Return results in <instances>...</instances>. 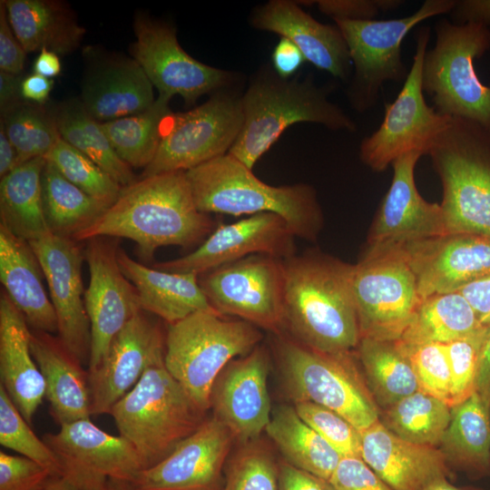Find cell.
<instances>
[{"label":"cell","instance_id":"1","mask_svg":"<svg viewBox=\"0 0 490 490\" xmlns=\"http://www.w3.org/2000/svg\"><path fill=\"white\" fill-rule=\"evenodd\" d=\"M353 268L317 250L283 260V330L289 338L323 353L357 350L361 335Z\"/></svg>","mask_w":490,"mask_h":490},{"label":"cell","instance_id":"2","mask_svg":"<svg viewBox=\"0 0 490 490\" xmlns=\"http://www.w3.org/2000/svg\"><path fill=\"white\" fill-rule=\"evenodd\" d=\"M215 229L213 220L194 201L185 172L142 177L74 240L116 237L132 240L144 260L165 246L201 244Z\"/></svg>","mask_w":490,"mask_h":490},{"label":"cell","instance_id":"3","mask_svg":"<svg viewBox=\"0 0 490 490\" xmlns=\"http://www.w3.org/2000/svg\"><path fill=\"white\" fill-rule=\"evenodd\" d=\"M185 173L195 204L204 213L272 212L287 221L296 237L309 241L316 240L322 230V210L315 189L309 184H267L229 153Z\"/></svg>","mask_w":490,"mask_h":490},{"label":"cell","instance_id":"4","mask_svg":"<svg viewBox=\"0 0 490 490\" xmlns=\"http://www.w3.org/2000/svg\"><path fill=\"white\" fill-rule=\"evenodd\" d=\"M328 93L309 76L304 80L284 79L275 71L260 73L240 97L242 126L228 153L252 170L294 123L314 122L332 131L355 132L354 121L328 101Z\"/></svg>","mask_w":490,"mask_h":490},{"label":"cell","instance_id":"5","mask_svg":"<svg viewBox=\"0 0 490 490\" xmlns=\"http://www.w3.org/2000/svg\"><path fill=\"white\" fill-rule=\"evenodd\" d=\"M427 154L442 184L446 233L490 238V129L450 117Z\"/></svg>","mask_w":490,"mask_h":490},{"label":"cell","instance_id":"6","mask_svg":"<svg viewBox=\"0 0 490 490\" xmlns=\"http://www.w3.org/2000/svg\"><path fill=\"white\" fill-rule=\"evenodd\" d=\"M201 409L164 365V351L112 408L119 435L136 448L146 467L166 457L204 421Z\"/></svg>","mask_w":490,"mask_h":490},{"label":"cell","instance_id":"7","mask_svg":"<svg viewBox=\"0 0 490 490\" xmlns=\"http://www.w3.org/2000/svg\"><path fill=\"white\" fill-rule=\"evenodd\" d=\"M260 328L230 320L215 310H201L172 324L164 342V365L196 405L207 411L215 380L233 359L260 345Z\"/></svg>","mask_w":490,"mask_h":490},{"label":"cell","instance_id":"8","mask_svg":"<svg viewBox=\"0 0 490 490\" xmlns=\"http://www.w3.org/2000/svg\"><path fill=\"white\" fill-rule=\"evenodd\" d=\"M435 31V45L423 62V91L440 114L490 129V84L480 81L474 64L490 48V28L441 19Z\"/></svg>","mask_w":490,"mask_h":490},{"label":"cell","instance_id":"9","mask_svg":"<svg viewBox=\"0 0 490 490\" xmlns=\"http://www.w3.org/2000/svg\"><path fill=\"white\" fill-rule=\"evenodd\" d=\"M275 351L286 391L294 402L308 401L342 416L358 430L379 420L380 412L349 354L309 348L276 335Z\"/></svg>","mask_w":490,"mask_h":490},{"label":"cell","instance_id":"10","mask_svg":"<svg viewBox=\"0 0 490 490\" xmlns=\"http://www.w3.org/2000/svg\"><path fill=\"white\" fill-rule=\"evenodd\" d=\"M352 290L361 338L399 339L421 301L400 245L366 248L354 264Z\"/></svg>","mask_w":490,"mask_h":490},{"label":"cell","instance_id":"11","mask_svg":"<svg viewBox=\"0 0 490 490\" xmlns=\"http://www.w3.org/2000/svg\"><path fill=\"white\" fill-rule=\"evenodd\" d=\"M454 0H426L412 15L387 20H334L347 43L355 73L348 90L351 106L359 113L372 108L384 83L406 80L401 44L421 22L449 14Z\"/></svg>","mask_w":490,"mask_h":490},{"label":"cell","instance_id":"12","mask_svg":"<svg viewBox=\"0 0 490 490\" xmlns=\"http://www.w3.org/2000/svg\"><path fill=\"white\" fill-rule=\"evenodd\" d=\"M430 39V28L420 27L416 34L413 64L397 98L385 105L379 127L362 140L361 162L374 172H383L399 157L430 147L446 129L450 117L427 105L422 87V69Z\"/></svg>","mask_w":490,"mask_h":490},{"label":"cell","instance_id":"13","mask_svg":"<svg viewBox=\"0 0 490 490\" xmlns=\"http://www.w3.org/2000/svg\"><path fill=\"white\" fill-rule=\"evenodd\" d=\"M243 117L240 98L222 91L188 112L162 121L157 152L142 177L187 172L229 152Z\"/></svg>","mask_w":490,"mask_h":490},{"label":"cell","instance_id":"14","mask_svg":"<svg viewBox=\"0 0 490 490\" xmlns=\"http://www.w3.org/2000/svg\"><path fill=\"white\" fill-rule=\"evenodd\" d=\"M211 308L275 335L283 330V260L253 254L199 276Z\"/></svg>","mask_w":490,"mask_h":490},{"label":"cell","instance_id":"15","mask_svg":"<svg viewBox=\"0 0 490 490\" xmlns=\"http://www.w3.org/2000/svg\"><path fill=\"white\" fill-rule=\"evenodd\" d=\"M136 41L132 46L133 59L142 68L159 95H180L186 104L229 85L233 76L228 71L204 64L188 54L180 45L175 29L143 15L135 18Z\"/></svg>","mask_w":490,"mask_h":490},{"label":"cell","instance_id":"16","mask_svg":"<svg viewBox=\"0 0 490 490\" xmlns=\"http://www.w3.org/2000/svg\"><path fill=\"white\" fill-rule=\"evenodd\" d=\"M296 236L278 214L261 212L230 224H220L191 252L154 268L177 273L201 275L253 254L280 260L295 255Z\"/></svg>","mask_w":490,"mask_h":490},{"label":"cell","instance_id":"17","mask_svg":"<svg viewBox=\"0 0 490 490\" xmlns=\"http://www.w3.org/2000/svg\"><path fill=\"white\" fill-rule=\"evenodd\" d=\"M117 250L112 243L93 238L88 240L83 251L90 273L84 292L91 330L88 371L99 366L113 338L142 310L136 289L119 266Z\"/></svg>","mask_w":490,"mask_h":490},{"label":"cell","instance_id":"18","mask_svg":"<svg viewBox=\"0 0 490 490\" xmlns=\"http://www.w3.org/2000/svg\"><path fill=\"white\" fill-rule=\"evenodd\" d=\"M29 244L47 281L57 318L58 338L83 365L88 364L91 330L82 280L84 254L76 240L53 233Z\"/></svg>","mask_w":490,"mask_h":490},{"label":"cell","instance_id":"19","mask_svg":"<svg viewBox=\"0 0 490 490\" xmlns=\"http://www.w3.org/2000/svg\"><path fill=\"white\" fill-rule=\"evenodd\" d=\"M60 426L43 439L55 455L62 475L77 485L105 477L133 482L147 468L129 440L103 431L90 417Z\"/></svg>","mask_w":490,"mask_h":490},{"label":"cell","instance_id":"20","mask_svg":"<svg viewBox=\"0 0 490 490\" xmlns=\"http://www.w3.org/2000/svg\"><path fill=\"white\" fill-rule=\"evenodd\" d=\"M270 362L266 347L258 345L247 355L231 360L213 384L210 398L212 416L240 442L254 441L270 420Z\"/></svg>","mask_w":490,"mask_h":490},{"label":"cell","instance_id":"21","mask_svg":"<svg viewBox=\"0 0 490 490\" xmlns=\"http://www.w3.org/2000/svg\"><path fill=\"white\" fill-rule=\"evenodd\" d=\"M422 299L460 291L490 273V238L446 233L400 244Z\"/></svg>","mask_w":490,"mask_h":490},{"label":"cell","instance_id":"22","mask_svg":"<svg viewBox=\"0 0 490 490\" xmlns=\"http://www.w3.org/2000/svg\"><path fill=\"white\" fill-rule=\"evenodd\" d=\"M235 440L214 416L181 440L156 465L142 471L133 483L141 490H220L221 470Z\"/></svg>","mask_w":490,"mask_h":490},{"label":"cell","instance_id":"23","mask_svg":"<svg viewBox=\"0 0 490 490\" xmlns=\"http://www.w3.org/2000/svg\"><path fill=\"white\" fill-rule=\"evenodd\" d=\"M145 311H139L113 338L94 369L88 371L91 414H110L140 380L153 358L164 351L165 338Z\"/></svg>","mask_w":490,"mask_h":490},{"label":"cell","instance_id":"24","mask_svg":"<svg viewBox=\"0 0 490 490\" xmlns=\"http://www.w3.org/2000/svg\"><path fill=\"white\" fill-rule=\"evenodd\" d=\"M420 152L407 153L393 163V179L369 228L366 248L400 245L446 233L440 204L418 192L415 167Z\"/></svg>","mask_w":490,"mask_h":490},{"label":"cell","instance_id":"25","mask_svg":"<svg viewBox=\"0 0 490 490\" xmlns=\"http://www.w3.org/2000/svg\"><path fill=\"white\" fill-rule=\"evenodd\" d=\"M251 25L291 41L306 61L342 80L348 78L351 59L342 33L336 24L319 23L297 2L271 0L251 15Z\"/></svg>","mask_w":490,"mask_h":490},{"label":"cell","instance_id":"26","mask_svg":"<svg viewBox=\"0 0 490 490\" xmlns=\"http://www.w3.org/2000/svg\"><path fill=\"white\" fill-rule=\"evenodd\" d=\"M359 434L361 458L392 490H425L449 474L438 447L404 440L379 420Z\"/></svg>","mask_w":490,"mask_h":490},{"label":"cell","instance_id":"27","mask_svg":"<svg viewBox=\"0 0 490 490\" xmlns=\"http://www.w3.org/2000/svg\"><path fill=\"white\" fill-rule=\"evenodd\" d=\"M31 328L6 293L0 296V384L31 424L45 383L30 348Z\"/></svg>","mask_w":490,"mask_h":490},{"label":"cell","instance_id":"28","mask_svg":"<svg viewBox=\"0 0 490 490\" xmlns=\"http://www.w3.org/2000/svg\"><path fill=\"white\" fill-rule=\"evenodd\" d=\"M30 348L45 383L51 414L61 426L91 414L88 371L58 337L31 329Z\"/></svg>","mask_w":490,"mask_h":490},{"label":"cell","instance_id":"29","mask_svg":"<svg viewBox=\"0 0 490 490\" xmlns=\"http://www.w3.org/2000/svg\"><path fill=\"white\" fill-rule=\"evenodd\" d=\"M44 272L29 242L0 224V280L31 329L54 335L57 318L43 284Z\"/></svg>","mask_w":490,"mask_h":490},{"label":"cell","instance_id":"30","mask_svg":"<svg viewBox=\"0 0 490 490\" xmlns=\"http://www.w3.org/2000/svg\"><path fill=\"white\" fill-rule=\"evenodd\" d=\"M117 260L122 273L136 289L141 309L160 317L168 324L197 311L214 310L200 286L199 275L147 267L132 260L122 249L117 250Z\"/></svg>","mask_w":490,"mask_h":490},{"label":"cell","instance_id":"31","mask_svg":"<svg viewBox=\"0 0 490 490\" xmlns=\"http://www.w3.org/2000/svg\"><path fill=\"white\" fill-rule=\"evenodd\" d=\"M153 85L134 59L113 62L87 78L82 103L99 122L144 112L155 101Z\"/></svg>","mask_w":490,"mask_h":490},{"label":"cell","instance_id":"32","mask_svg":"<svg viewBox=\"0 0 490 490\" xmlns=\"http://www.w3.org/2000/svg\"><path fill=\"white\" fill-rule=\"evenodd\" d=\"M9 24L26 53L64 55L80 44L85 29L69 6L54 0H3Z\"/></svg>","mask_w":490,"mask_h":490},{"label":"cell","instance_id":"33","mask_svg":"<svg viewBox=\"0 0 490 490\" xmlns=\"http://www.w3.org/2000/svg\"><path fill=\"white\" fill-rule=\"evenodd\" d=\"M438 448L447 463L472 477L490 474V404L474 392L452 407Z\"/></svg>","mask_w":490,"mask_h":490},{"label":"cell","instance_id":"34","mask_svg":"<svg viewBox=\"0 0 490 490\" xmlns=\"http://www.w3.org/2000/svg\"><path fill=\"white\" fill-rule=\"evenodd\" d=\"M44 157L17 165L0 181L1 223L30 242L51 233L44 216L42 173Z\"/></svg>","mask_w":490,"mask_h":490},{"label":"cell","instance_id":"35","mask_svg":"<svg viewBox=\"0 0 490 490\" xmlns=\"http://www.w3.org/2000/svg\"><path fill=\"white\" fill-rule=\"evenodd\" d=\"M286 462L329 481L343 458L298 415L294 407L279 405L265 429Z\"/></svg>","mask_w":490,"mask_h":490},{"label":"cell","instance_id":"36","mask_svg":"<svg viewBox=\"0 0 490 490\" xmlns=\"http://www.w3.org/2000/svg\"><path fill=\"white\" fill-rule=\"evenodd\" d=\"M483 327L460 291L436 294L420 301L397 341L403 345L447 344Z\"/></svg>","mask_w":490,"mask_h":490},{"label":"cell","instance_id":"37","mask_svg":"<svg viewBox=\"0 0 490 490\" xmlns=\"http://www.w3.org/2000/svg\"><path fill=\"white\" fill-rule=\"evenodd\" d=\"M356 353L377 407L385 409L421 390L409 358L397 340L361 338Z\"/></svg>","mask_w":490,"mask_h":490},{"label":"cell","instance_id":"38","mask_svg":"<svg viewBox=\"0 0 490 490\" xmlns=\"http://www.w3.org/2000/svg\"><path fill=\"white\" fill-rule=\"evenodd\" d=\"M44 216L51 233L74 239L108 209L64 178L46 161L42 173Z\"/></svg>","mask_w":490,"mask_h":490},{"label":"cell","instance_id":"39","mask_svg":"<svg viewBox=\"0 0 490 490\" xmlns=\"http://www.w3.org/2000/svg\"><path fill=\"white\" fill-rule=\"evenodd\" d=\"M60 136L79 150L122 187L137 181L132 169L115 152L101 122L93 119L81 101L71 100L54 112Z\"/></svg>","mask_w":490,"mask_h":490},{"label":"cell","instance_id":"40","mask_svg":"<svg viewBox=\"0 0 490 490\" xmlns=\"http://www.w3.org/2000/svg\"><path fill=\"white\" fill-rule=\"evenodd\" d=\"M379 421L397 436L438 447L449 424L451 407L422 390L383 409Z\"/></svg>","mask_w":490,"mask_h":490},{"label":"cell","instance_id":"41","mask_svg":"<svg viewBox=\"0 0 490 490\" xmlns=\"http://www.w3.org/2000/svg\"><path fill=\"white\" fill-rule=\"evenodd\" d=\"M171 98L158 95L142 113L101 122L118 156L132 168H146L157 152Z\"/></svg>","mask_w":490,"mask_h":490},{"label":"cell","instance_id":"42","mask_svg":"<svg viewBox=\"0 0 490 490\" xmlns=\"http://www.w3.org/2000/svg\"><path fill=\"white\" fill-rule=\"evenodd\" d=\"M1 122L15 148L17 165L45 157L61 138L54 113L24 100L1 114Z\"/></svg>","mask_w":490,"mask_h":490},{"label":"cell","instance_id":"43","mask_svg":"<svg viewBox=\"0 0 490 490\" xmlns=\"http://www.w3.org/2000/svg\"><path fill=\"white\" fill-rule=\"evenodd\" d=\"M44 158L69 181L107 208L115 202L123 188L62 137Z\"/></svg>","mask_w":490,"mask_h":490},{"label":"cell","instance_id":"44","mask_svg":"<svg viewBox=\"0 0 490 490\" xmlns=\"http://www.w3.org/2000/svg\"><path fill=\"white\" fill-rule=\"evenodd\" d=\"M0 444L50 470L62 475L60 464L46 445L30 427L5 387L0 384Z\"/></svg>","mask_w":490,"mask_h":490},{"label":"cell","instance_id":"45","mask_svg":"<svg viewBox=\"0 0 490 490\" xmlns=\"http://www.w3.org/2000/svg\"><path fill=\"white\" fill-rule=\"evenodd\" d=\"M252 442L231 460L222 490H279V466L267 448Z\"/></svg>","mask_w":490,"mask_h":490},{"label":"cell","instance_id":"46","mask_svg":"<svg viewBox=\"0 0 490 490\" xmlns=\"http://www.w3.org/2000/svg\"><path fill=\"white\" fill-rule=\"evenodd\" d=\"M489 333L490 328L483 327L468 336L446 344L451 372V407L475 391L481 352Z\"/></svg>","mask_w":490,"mask_h":490},{"label":"cell","instance_id":"47","mask_svg":"<svg viewBox=\"0 0 490 490\" xmlns=\"http://www.w3.org/2000/svg\"><path fill=\"white\" fill-rule=\"evenodd\" d=\"M301 419L323 437L342 457H361L359 430L338 413L308 402H294Z\"/></svg>","mask_w":490,"mask_h":490},{"label":"cell","instance_id":"48","mask_svg":"<svg viewBox=\"0 0 490 490\" xmlns=\"http://www.w3.org/2000/svg\"><path fill=\"white\" fill-rule=\"evenodd\" d=\"M397 342L409 358L420 389L449 405L451 372L446 344L403 345Z\"/></svg>","mask_w":490,"mask_h":490},{"label":"cell","instance_id":"49","mask_svg":"<svg viewBox=\"0 0 490 490\" xmlns=\"http://www.w3.org/2000/svg\"><path fill=\"white\" fill-rule=\"evenodd\" d=\"M53 475L27 457L0 451V490H44Z\"/></svg>","mask_w":490,"mask_h":490},{"label":"cell","instance_id":"50","mask_svg":"<svg viewBox=\"0 0 490 490\" xmlns=\"http://www.w3.org/2000/svg\"><path fill=\"white\" fill-rule=\"evenodd\" d=\"M319 11L333 20H373L380 12L398 7L397 0H318L315 1Z\"/></svg>","mask_w":490,"mask_h":490},{"label":"cell","instance_id":"51","mask_svg":"<svg viewBox=\"0 0 490 490\" xmlns=\"http://www.w3.org/2000/svg\"><path fill=\"white\" fill-rule=\"evenodd\" d=\"M329 482L334 490H392L361 457H343Z\"/></svg>","mask_w":490,"mask_h":490},{"label":"cell","instance_id":"52","mask_svg":"<svg viewBox=\"0 0 490 490\" xmlns=\"http://www.w3.org/2000/svg\"><path fill=\"white\" fill-rule=\"evenodd\" d=\"M26 52L15 36L7 17L3 0L0 1V71L20 74Z\"/></svg>","mask_w":490,"mask_h":490},{"label":"cell","instance_id":"53","mask_svg":"<svg viewBox=\"0 0 490 490\" xmlns=\"http://www.w3.org/2000/svg\"><path fill=\"white\" fill-rule=\"evenodd\" d=\"M279 490H334V488L329 481L283 462L279 466Z\"/></svg>","mask_w":490,"mask_h":490},{"label":"cell","instance_id":"54","mask_svg":"<svg viewBox=\"0 0 490 490\" xmlns=\"http://www.w3.org/2000/svg\"><path fill=\"white\" fill-rule=\"evenodd\" d=\"M306 61L301 51L289 39L280 37L272 53V64L275 73L289 79Z\"/></svg>","mask_w":490,"mask_h":490},{"label":"cell","instance_id":"55","mask_svg":"<svg viewBox=\"0 0 490 490\" xmlns=\"http://www.w3.org/2000/svg\"><path fill=\"white\" fill-rule=\"evenodd\" d=\"M453 24L474 23L490 27V0L455 1L449 12Z\"/></svg>","mask_w":490,"mask_h":490},{"label":"cell","instance_id":"56","mask_svg":"<svg viewBox=\"0 0 490 490\" xmlns=\"http://www.w3.org/2000/svg\"><path fill=\"white\" fill-rule=\"evenodd\" d=\"M460 292L468 300L482 325L490 328V273L463 288Z\"/></svg>","mask_w":490,"mask_h":490},{"label":"cell","instance_id":"57","mask_svg":"<svg viewBox=\"0 0 490 490\" xmlns=\"http://www.w3.org/2000/svg\"><path fill=\"white\" fill-rule=\"evenodd\" d=\"M54 81L37 74H32L23 78L21 93L24 101L36 104H44L49 98Z\"/></svg>","mask_w":490,"mask_h":490},{"label":"cell","instance_id":"58","mask_svg":"<svg viewBox=\"0 0 490 490\" xmlns=\"http://www.w3.org/2000/svg\"><path fill=\"white\" fill-rule=\"evenodd\" d=\"M20 74L0 71V111L1 114L23 101Z\"/></svg>","mask_w":490,"mask_h":490},{"label":"cell","instance_id":"59","mask_svg":"<svg viewBox=\"0 0 490 490\" xmlns=\"http://www.w3.org/2000/svg\"><path fill=\"white\" fill-rule=\"evenodd\" d=\"M475 392L490 404V333L481 352Z\"/></svg>","mask_w":490,"mask_h":490},{"label":"cell","instance_id":"60","mask_svg":"<svg viewBox=\"0 0 490 490\" xmlns=\"http://www.w3.org/2000/svg\"><path fill=\"white\" fill-rule=\"evenodd\" d=\"M17 166V153L0 121V177L3 178Z\"/></svg>","mask_w":490,"mask_h":490},{"label":"cell","instance_id":"61","mask_svg":"<svg viewBox=\"0 0 490 490\" xmlns=\"http://www.w3.org/2000/svg\"><path fill=\"white\" fill-rule=\"evenodd\" d=\"M34 73L51 79L61 72V62L58 54L44 49L39 52L34 63Z\"/></svg>","mask_w":490,"mask_h":490},{"label":"cell","instance_id":"62","mask_svg":"<svg viewBox=\"0 0 490 490\" xmlns=\"http://www.w3.org/2000/svg\"><path fill=\"white\" fill-rule=\"evenodd\" d=\"M79 486L83 490H141L132 481L111 477L92 479Z\"/></svg>","mask_w":490,"mask_h":490},{"label":"cell","instance_id":"63","mask_svg":"<svg viewBox=\"0 0 490 490\" xmlns=\"http://www.w3.org/2000/svg\"><path fill=\"white\" fill-rule=\"evenodd\" d=\"M44 490H83L74 481L66 475H53Z\"/></svg>","mask_w":490,"mask_h":490},{"label":"cell","instance_id":"64","mask_svg":"<svg viewBox=\"0 0 490 490\" xmlns=\"http://www.w3.org/2000/svg\"><path fill=\"white\" fill-rule=\"evenodd\" d=\"M425 490H482L475 487H457L450 484L446 478H442L433 482Z\"/></svg>","mask_w":490,"mask_h":490}]
</instances>
